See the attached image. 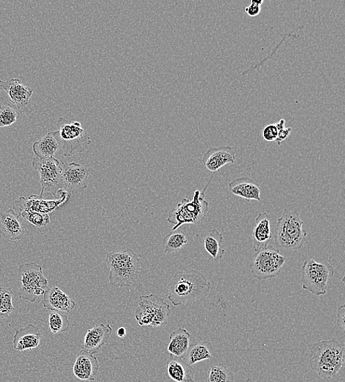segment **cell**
<instances>
[{
    "label": "cell",
    "instance_id": "6da1fadb",
    "mask_svg": "<svg viewBox=\"0 0 345 382\" xmlns=\"http://www.w3.org/2000/svg\"><path fill=\"white\" fill-rule=\"evenodd\" d=\"M212 288L211 282L196 270L175 273L168 285V299L177 307L201 298Z\"/></svg>",
    "mask_w": 345,
    "mask_h": 382
},
{
    "label": "cell",
    "instance_id": "7a4b0ae2",
    "mask_svg": "<svg viewBox=\"0 0 345 382\" xmlns=\"http://www.w3.org/2000/svg\"><path fill=\"white\" fill-rule=\"evenodd\" d=\"M344 363V347L337 339H328L312 345L309 365L321 378L337 377Z\"/></svg>",
    "mask_w": 345,
    "mask_h": 382
},
{
    "label": "cell",
    "instance_id": "3957f363",
    "mask_svg": "<svg viewBox=\"0 0 345 382\" xmlns=\"http://www.w3.org/2000/svg\"><path fill=\"white\" fill-rule=\"evenodd\" d=\"M105 261L110 271V286L122 288L135 284L142 266L140 258L131 249L109 252Z\"/></svg>",
    "mask_w": 345,
    "mask_h": 382
},
{
    "label": "cell",
    "instance_id": "277c9868",
    "mask_svg": "<svg viewBox=\"0 0 345 382\" xmlns=\"http://www.w3.org/2000/svg\"><path fill=\"white\" fill-rule=\"evenodd\" d=\"M304 224L298 212L284 210L278 219L274 231L276 247L280 250L296 251L306 243L307 232L302 229Z\"/></svg>",
    "mask_w": 345,
    "mask_h": 382
},
{
    "label": "cell",
    "instance_id": "5b68a950",
    "mask_svg": "<svg viewBox=\"0 0 345 382\" xmlns=\"http://www.w3.org/2000/svg\"><path fill=\"white\" fill-rule=\"evenodd\" d=\"M214 176L203 191L198 190L195 192L191 200L182 199L176 207L170 211L167 220L175 224L172 231L177 230L184 224H199L205 219L210 208L209 203L205 200V193Z\"/></svg>",
    "mask_w": 345,
    "mask_h": 382
},
{
    "label": "cell",
    "instance_id": "8992f818",
    "mask_svg": "<svg viewBox=\"0 0 345 382\" xmlns=\"http://www.w3.org/2000/svg\"><path fill=\"white\" fill-rule=\"evenodd\" d=\"M58 132L61 145V151L65 157L84 152L91 143L88 132L78 122H72L65 117L57 121Z\"/></svg>",
    "mask_w": 345,
    "mask_h": 382
},
{
    "label": "cell",
    "instance_id": "52a82bcc",
    "mask_svg": "<svg viewBox=\"0 0 345 382\" xmlns=\"http://www.w3.org/2000/svg\"><path fill=\"white\" fill-rule=\"evenodd\" d=\"M21 288L19 297L21 300L35 303L43 297L49 288L48 280L43 274V266L35 263H24L18 268Z\"/></svg>",
    "mask_w": 345,
    "mask_h": 382
},
{
    "label": "cell",
    "instance_id": "ba28073f",
    "mask_svg": "<svg viewBox=\"0 0 345 382\" xmlns=\"http://www.w3.org/2000/svg\"><path fill=\"white\" fill-rule=\"evenodd\" d=\"M171 315L168 304L155 294L141 295L135 318L140 326L160 328L168 323Z\"/></svg>",
    "mask_w": 345,
    "mask_h": 382
},
{
    "label": "cell",
    "instance_id": "9c48e42d",
    "mask_svg": "<svg viewBox=\"0 0 345 382\" xmlns=\"http://www.w3.org/2000/svg\"><path fill=\"white\" fill-rule=\"evenodd\" d=\"M335 275L332 265L329 263H318L307 260L301 270L302 288L320 296L327 293V285L330 279Z\"/></svg>",
    "mask_w": 345,
    "mask_h": 382
},
{
    "label": "cell",
    "instance_id": "30bf717a",
    "mask_svg": "<svg viewBox=\"0 0 345 382\" xmlns=\"http://www.w3.org/2000/svg\"><path fill=\"white\" fill-rule=\"evenodd\" d=\"M286 260L277 247L268 246L256 252L251 265V274L259 280L277 277L281 274Z\"/></svg>",
    "mask_w": 345,
    "mask_h": 382
},
{
    "label": "cell",
    "instance_id": "8fae6325",
    "mask_svg": "<svg viewBox=\"0 0 345 382\" xmlns=\"http://www.w3.org/2000/svg\"><path fill=\"white\" fill-rule=\"evenodd\" d=\"M32 166L40 177L41 191L39 196L44 198L46 193L57 195L61 189V164L54 158L41 159L34 157Z\"/></svg>",
    "mask_w": 345,
    "mask_h": 382
},
{
    "label": "cell",
    "instance_id": "7c38bea8",
    "mask_svg": "<svg viewBox=\"0 0 345 382\" xmlns=\"http://www.w3.org/2000/svg\"><path fill=\"white\" fill-rule=\"evenodd\" d=\"M59 199L55 200H46L39 195H32L29 198L22 196L17 200L13 202L12 210L20 216L24 211H34L38 213L49 214L58 210L62 205L67 202L68 193L60 189L58 191Z\"/></svg>",
    "mask_w": 345,
    "mask_h": 382
},
{
    "label": "cell",
    "instance_id": "4fadbf2b",
    "mask_svg": "<svg viewBox=\"0 0 345 382\" xmlns=\"http://www.w3.org/2000/svg\"><path fill=\"white\" fill-rule=\"evenodd\" d=\"M61 189L70 193L84 191L88 186L89 168L76 163H61Z\"/></svg>",
    "mask_w": 345,
    "mask_h": 382
},
{
    "label": "cell",
    "instance_id": "5bb4252c",
    "mask_svg": "<svg viewBox=\"0 0 345 382\" xmlns=\"http://www.w3.org/2000/svg\"><path fill=\"white\" fill-rule=\"evenodd\" d=\"M4 91L8 100L17 106L22 112L31 107V98L34 89L27 87L20 79L13 78L8 80H0V92Z\"/></svg>",
    "mask_w": 345,
    "mask_h": 382
},
{
    "label": "cell",
    "instance_id": "9a60e30c",
    "mask_svg": "<svg viewBox=\"0 0 345 382\" xmlns=\"http://www.w3.org/2000/svg\"><path fill=\"white\" fill-rule=\"evenodd\" d=\"M236 150L230 147H219L210 148L202 158V163L209 171L214 173L228 165L235 163Z\"/></svg>",
    "mask_w": 345,
    "mask_h": 382
},
{
    "label": "cell",
    "instance_id": "2e32d148",
    "mask_svg": "<svg viewBox=\"0 0 345 382\" xmlns=\"http://www.w3.org/2000/svg\"><path fill=\"white\" fill-rule=\"evenodd\" d=\"M100 363L92 353L81 349L73 365V373L80 380L93 381L98 373Z\"/></svg>",
    "mask_w": 345,
    "mask_h": 382
},
{
    "label": "cell",
    "instance_id": "e0dca14e",
    "mask_svg": "<svg viewBox=\"0 0 345 382\" xmlns=\"http://www.w3.org/2000/svg\"><path fill=\"white\" fill-rule=\"evenodd\" d=\"M112 334V328L109 324L101 323L88 330L81 348L94 355L108 343Z\"/></svg>",
    "mask_w": 345,
    "mask_h": 382
},
{
    "label": "cell",
    "instance_id": "ac0fdd59",
    "mask_svg": "<svg viewBox=\"0 0 345 382\" xmlns=\"http://www.w3.org/2000/svg\"><path fill=\"white\" fill-rule=\"evenodd\" d=\"M45 308L57 312L71 313L75 307V302L58 287L48 288L43 298Z\"/></svg>",
    "mask_w": 345,
    "mask_h": 382
},
{
    "label": "cell",
    "instance_id": "d6986e66",
    "mask_svg": "<svg viewBox=\"0 0 345 382\" xmlns=\"http://www.w3.org/2000/svg\"><path fill=\"white\" fill-rule=\"evenodd\" d=\"M273 238L270 215L265 212L256 218L252 235V244L254 251L265 249Z\"/></svg>",
    "mask_w": 345,
    "mask_h": 382
},
{
    "label": "cell",
    "instance_id": "ffe728a7",
    "mask_svg": "<svg viewBox=\"0 0 345 382\" xmlns=\"http://www.w3.org/2000/svg\"><path fill=\"white\" fill-rule=\"evenodd\" d=\"M43 335L33 324L27 325L17 330L13 338V348L19 352L32 350L38 347Z\"/></svg>",
    "mask_w": 345,
    "mask_h": 382
},
{
    "label": "cell",
    "instance_id": "44dd1931",
    "mask_svg": "<svg viewBox=\"0 0 345 382\" xmlns=\"http://www.w3.org/2000/svg\"><path fill=\"white\" fill-rule=\"evenodd\" d=\"M20 217L11 208L3 213H0V235L13 242L20 240L24 230Z\"/></svg>",
    "mask_w": 345,
    "mask_h": 382
},
{
    "label": "cell",
    "instance_id": "7402d4cb",
    "mask_svg": "<svg viewBox=\"0 0 345 382\" xmlns=\"http://www.w3.org/2000/svg\"><path fill=\"white\" fill-rule=\"evenodd\" d=\"M229 191L233 195L243 198L246 201L260 202V191L256 183L250 177H243L230 181Z\"/></svg>",
    "mask_w": 345,
    "mask_h": 382
},
{
    "label": "cell",
    "instance_id": "603a6c76",
    "mask_svg": "<svg viewBox=\"0 0 345 382\" xmlns=\"http://www.w3.org/2000/svg\"><path fill=\"white\" fill-rule=\"evenodd\" d=\"M167 374L175 382H196L193 367L183 359L172 355L167 362Z\"/></svg>",
    "mask_w": 345,
    "mask_h": 382
},
{
    "label": "cell",
    "instance_id": "cb8c5ba5",
    "mask_svg": "<svg viewBox=\"0 0 345 382\" xmlns=\"http://www.w3.org/2000/svg\"><path fill=\"white\" fill-rule=\"evenodd\" d=\"M61 149V145L58 131L49 132L33 145L36 157L41 159L54 158V155Z\"/></svg>",
    "mask_w": 345,
    "mask_h": 382
},
{
    "label": "cell",
    "instance_id": "d4e9b609",
    "mask_svg": "<svg viewBox=\"0 0 345 382\" xmlns=\"http://www.w3.org/2000/svg\"><path fill=\"white\" fill-rule=\"evenodd\" d=\"M190 333L184 328H180L170 335V343L168 350L170 355L182 359L190 346Z\"/></svg>",
    "mask_w": 345,
    "mask_h": 382
},
{
    "label": "cell",
    "instance_id": "484cf974",
    "mask_svg": "<svg viewBox=\"0 0 345 382\" xmlns=\"http://www.w3.org/2000/svg\"><path fill=\"white\" fill-rule=\"evenodd\" d=\"M213 358V346L209 341H202L190 345L185 356L182 358L190 365L211 360Z\"/></svg>",
    "mask_w": 345,
    "mask_h": 382
},
{
    "label": "cell",
    "instance_id": "4316f807",
    "mask_svg": "<svg viewBox=\"0 0 345 382\" xmlns=\"http://www.w3.org/2000/svg\"><path fill=\"white\" fill-rule=\"evenodd\" d=\"M223 237L216 229H212L204 235L203 244L205 249L212 257L215 262L222 260L225 250L221 247Z\"/></svg>",
    "mask_w": 345,
    "mask_h": 382
},
{
    "label": "cell",
    "instance_id": "83f0119b",
    "mask_svg": "<svg viewBox=\"0 0 345 382\" xmlns=\"http://www.w3.org/2000/svg\"><path fill=\"white\" fill-rule=\"evenodd\" d=\"M21 113V110L8 98L0 97V128L16 123Z\"/></svg>",
    "mask_w": 345,
    "mask_h": 382
},
{
    "label": "cell",
    "instance_id": "f1b7e54d",
    "mask_svg": "<svg viewBox=\"0 0 345 382\" xmlns=\"http://www.w3.org/2000/svg\"><path fill=\"white\" fill-rule=\"evenodd\" d=\"M186 235L182 231H172L163 239L162 246L165 253L180 251L188 244Z\"/></svg>",
    "mask_w": 345,
    "mask_h": 382
},
{
    "label": "cell",
    "instance_id": "f546056e",
    "mask_svg": "<svg viewBox=\"0 0 345 382\" xmlns=\"http://www.w3.org/2000/svg\"><path fill=\"white\" fill-rule=\"evenodd\" d=\"M48 321L50 330L54 335L65 333L71 327L68 317L57 311H50Z\"/></svg>",
    "mask_w": 345,
    "mask_h": 382
},
{
    "label": "cell",
    "instance_id": "4dcf8cb0",
    "mask_svg": "<svg viewBox=\"0 0 345 382\" xmlns=\"http://www.w3.org/2000/svg\"><path fill=\"white\" fill-rule=\"evenodd\" d=\"M15 310L13 305V291L9 287H0V318L9 317Z\"/></svg>",
    "mask_w": 345,
    "mask_h": 382
},
{
    "label": "cell",
    "instance_id": "1f68e13d",
    "mask_svg": "<svg viewBox=\"0 0 345 382\" xmlns=\"http://www.w3.org/2000/svg\"><path fill=\"white\" fill-rule=\"evenodd\" d=\"M210 382H234V375L223 364H216L209 372Z\"/></svg>",
    "mask_w": 345,
    "mask_h": 382
},
{
    "label": "cell",
    "instance_id": "d6a6232c",
    "mask_svg": "<svg viewBox=\"0 0 345 382\" xmlns=\"http://www.w3.org/2000/svg\"><path fill=\"white\" fill-rule=\"evenodd\" d=\"M20 216L38 228H45V226L50 223L49 214L38 213V212L24 211L20 214Z\"/></svg>",
    "mask_w": 345,
    "mask_h": 382
},
{
    "label": "cell",
    "instance_id": "836d02e7",
    "mask_svg": "<svg viewBox=\"0 0 345 382\" xmlns=\"http://www.w3.org/2000/svg\"><path fill=\"white\" fill-rule=\"evenodd\" d=\"M286 121L284 119H281L278 123H276L275 125L277 126V128L279 130V134L277 139L275 140L276 142H277L279 146H281L283 141L288 139L289 135H291L293 129L291 127H288V128H286L285 127Z\"/></svg>",
    "mask_w": 345,
    "mask_h": 382
},
{
    "label": "cell",
    "instance_id": "e575fe53",
    "mask_svg": "<svg viewBox=\"0 0 345 382\" xmlns=\"http://www.w3.org/2000/svg\"><path fill=\"white\" fill-rule=\"evenodd\" d=\"M279 130L275 124H269L261 132V135L267 141H275L277 139Z\"/></svg>",
    "mask_w": 345,
    "mask_h": 382
},
{
    "label": "cell",
    "instance_id": "d590c367",
    "mask_svg": "<svg viewBox=\"0 0 345 382\" xmlns=\"http://www.w3.org/2000/svg\"><path fill=\"white\" fill-rule=\"evenodd\" d=\"M264 1H251L249 6L245 8L244 11L251 17H255L258 15L261 10V6Z\"/></svg>",
    "mask_w": 345,
    "mask_h": 382
},
{
    "label": "cell",
    "instance_id": "8d00e7d4",
    "mask_svg": "<svg viewBox=\"0 0 345 382\" xmlns=\"http://www.w3.org/2000/svg\"><path fill=\"white\" fill-rule=\"evenodd\" d=\"M345 306L342 304L337 310V324L338 328L342 331L344 332V318H345Z\"/></svg>",
    "mask_w": 345,
    "mask_h": 382
},
{
    "label": "cell",
    "instance_id": "74e56055",
    "mask_svg": "<svg viewBox=\"0 0 345 382\" xmlns=\"http://www.w3.org/2000/svg\"><path fill=\"white\" fill-rule=\"evenodd\" d=\"M117 335L119 337H121V338L125 337L126 335V328H119L117 332Z\"/></svg>",
    "mask_w": 345,
    "mask_h": 382
},
{
    "label": "cell",
    "instance_id": "f35d334b",
    "mask_svg": "<svg viewBox=\"0 0 345 382\" xmlns=\"http://www.w3.org/2000/svg\"><path fill=\"white\" fill-rule=\"evenodd\" d=\"M1 163H2V162H0V164H1Z\"/></svg>",
    "mask_w": 345,
    "mask_h": 382
}]
</instances>
